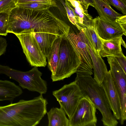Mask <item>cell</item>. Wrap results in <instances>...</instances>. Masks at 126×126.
I'll return each instance as SVG.
<instances>
[{"mask_svg":"<svg viewBox=\"0 0 126 126\" xmlns=\"http://www.w3.org/2000/svg\"><path fill=\"white\" fill-rule=\"evenodd\" d=\"M117 62L126 73V57L123 56L114 57Z\"/></svg>","mask_w":126,"mask_h":126,"instance_id":"29","label":"cell"},{"mask_svg":"<svg viewBox=\"0 0 126 126\" xmlns=\"http://www.w3.org/2000/svg\"><path fill=\"white\" fill-rule=\"evenodd\" d=\"M33 33L43 53L47 57L58 35L48 33L34 31Z\"/></svg>","mask_w":126,"mask_h":126,"instance_id":"18","label":"cell"},{"mask_svg":"<svg viewBox=\"0 0 126 126\" xmlns=\"http://www.w3.org/2000/svg\"><path fill=\"white\" fill-rule=\"evenodd\" d=\"M62 36H58L55 41L51 50L47 57L48 67L51 72V76L55 73L59 57V49Z\"/></svg>","mask_w":126,"mask_h":126,"instance_id":"20","label":"cell"},{"mask_svg":"<svg viewBox=\"0 0 126 126\" xmlns=\"http://www.w3.org/2000/svg\"><path fill=\"white\" fill-rule=\"evenodd\" d=\"M123 39L122 36L108 40L102 39V47L99 52L101 57H107L124 56L121 47Z\"/></svg>","mask_w":126,"mask_h":126,"instance_id":"15","label":"cell"},{"mask_svg":"<svg viewBox=\"0 0 126 126\" xmlns=\"http://www.w3.org/2000/svg\"><path fill=\"white\" fill-rule=\"evenodd\" d=\"M126 4V0H120Z\"/></svg>","mask_w":126,"mask_h":126,"instance_id":"34","label":"cell"},{"mask_svg":"<svg viewBox=\"0 0 126 126\" xmlns=\"http://www.w3.org/2000/svg\"><path fill=\"white\" fill-rule=\"evenodd\" d=\"M65 35L80 57L81 63L77 69V75H90L93 74V64L85 41L82 32H78L70 28Z\"/></svg>","mask_w":126,"mask_h":126,"instance_id":"6","label":"cell"},{"mask_svg":"<svg viewBox=\"0 0 126 126\" xmlns=\"http://www.w3.org/2000/svg\"><path fill=\"white\" fill-rule=\"evenodd\" d=\"M53 95L70 119L81 98L83 96L76 81L65 84L60 89L52 92Z\"/></svg>","mask_w":126,"mask_h":126,"instance_id":"8","label":"cell"},{"mask_svg":"<svg viewBox=\"0 0 126 126\" xmlns=\"http://www.w3.org/2000/svg\"><path fill=\"white\" fill-rule=\"evenodd\" d=\"M70 28L68 25L49 9L37 11L17 6L9 14L7 32L15 35L32 29L34 32L48 33L62 36Z\"/></svg>","mask_w":126,"mask_h":126,"instance_id":"1","label":"cell"},{"mask_svg":"<svg viewBox=\"0 0 126 126\" xmlns=\"http://www.w3.org/2000/svg\"><path fill=\"white\" fill-rule=\"evenodd\" d=\"M85 41L92 63L94 79L100 84L108 71L106 66L100 54L99 51L96 50L91 45L86 36Z\"/></svg>","mask_w":126,"mask_h":126,"instance_id":"14","label":"cell"},{"mask_svg":"<svg viewBox=\"0 0 126 126\" xmlns=\"http://www.w3.org/2000/svg\"><path fill=\"white\" fill-rule=\"evenodd\" d=\"M75 81L83 96L89 98L101 112L104 126H116L118 123L110 109L104 91L91 76L77 75Z\"/></svg>","mask_w":126,"mask_h":126,"instance_id":"3","label":"cell"},{"mask_svg":"<svg viewBox=\"0 0 126 126\" xmlns=\"http://www.w3.org/2000/svg\"><path fill=\"white\" fill-rule=\"evenodd\" d=\"M94 7L97 10L99 16L108 20L116 22V19L123 15L114 10L110 5L102 0H94Z\"/></svg>","mask_w":126,"mask_h":126,"instance_id":"17","label":"cell"},{"mask_svg":"<svg viewBox=\"0 0 126 126\" xmlns=\"http://www.w3.org/2000/svg\"><path fill=\"white\" fill-rule=\"evenodd\" d=\"M110 5H112L121 12L123 15H126V4L120 0H105Z\"/></svg>","mask_w":126,"mask_h":126,"instance_id":"26","label":"cell"},{"mask_svg":"<svg viewBox=\"0 0 126 126\" xmlns=\"http://www.w3.org/2000/svg\"><path fill=\"white\" fill-rule=\"evenodd\" d=\"M91 45L99 51L102 45V40L96 33L94 25L87 27L83 32Z\"/></svg>","mask_w":126,"mask_h":126,"instance_id":"21","label":"cell"},{"mask_svg":"<svg viewBox=\"0 0 126 126\" xmlns=\"http://www.w3.org/2000/svg\"><path fill=\"white\" fill-rule=\"evenodd\" d=\"M96 108L89 97L83 96L80 100L71 117L69 126H95L97 120Z\"/></svg>","mask_w":126,"mask_h":126,"instance_id":"9","label":"cell"},{"mask_svg":"<svg viewBox=\"0 0 126 126\" xmlns=\"http://www.w3.org/2000/svg\"><path fill=\"white\" fill-rule=\"evenodd\" d=\"M17 0H0V13L9 14L11 11L17 6Z\"/></svg>","mask_w":126,"mask_h":126,"instance_id":"24","label":"cell"},{"mask_svg":"<svg viewBox=\"0 0 126 126\" xmlns=\"http://www.w3.org/2000/svg\"><path fill=\"white\" fill-rule=\"evenodd\" d=\"M110 72L120 98L121 108L119 120L121 125L126 119V73L113 56L107 57Z\"/></svg>","mask_w":126,"mask_h":126,"instance_id":"10","label":"cell"},{"mask_svg":"<svg viewBox=\"0 0 126 126\" xmlns=\"http://www.w3.org/2000/svg\"><path fill=\"white\" fill-rule=\"evenodd\" d=\"M122 45L126 48V45L125 42L123 39L122 42Z\"/></svg>","mask_w":126,"mask_h":126,"instance_id":"32","label":"cell"},{"mask_svg":"<svg viewBox=\"0 0 126 126\" xmlns=\"http://www.w3.org/2000/svg\"><path fill=\"white\" fill-rule=\"evenodd\" d=\"M100 85L104 91L110 109L112 111L114 117L119 120L121 111L120 101L110 70L106 73Z\"/></svg>","mask_w":126,"mask_h":126,"instance_id":"11","label":"cell"},{"mask_svg":"<svg viewBox=\"0 0 126 126\" xmlns=\"http://www.w3.org/2000/svg\"><path fill=\"white\" fill-rule=\"evenodd\" d=\"M85 2L90 5L94 7V0H84Z\"/></svg>","mask_w":126,"mask_h":126,"instance_id":"31","label":"cell"},{"mask_svg":"<svg viewBox=\"0 0 126 126\" xmlns=\"http://www.w3.org/2000/svg\"><path fill=\"white\" fill-rule=\"evenodd\" d=\"M115 22L119 25L123 31L124 35L126 36V15H122L118 17Z\"/></svg>","mask_w":126,"mask_h":126,"instance_id":"28","label":"cell"},{"mask_svg":"<svg viewBox=\"0 0 126 126\" xmlns=\"http://www.w3.org/2000/svg\"><path fill=\"white\" fill-rule=\"evenodd\" d=\"M8 18L9 14L0 13V35L6 36L8 34Z\"/></svg>","mask_w":126,"mask_h":126,"instance_id":"25","label":"cell"},{"mask_svg":"<svg viewBox=\"0 0 126 126\" xmlns=\"http://www.w3.org/2000/svg\"><path fill=\"white\" fill-rule=\"evenodd\" d=\"M81 62L79 55L66 37L62 36L60 45L58 64L52 82L63 80L76 72Z\"/></svg>","mask_w":126,"mask_h":126,"instance_id":"4","label":"cell"},{"mask_svg":"<svg viewBox=\"0 0 126 126\" xmlns=\"http://www.w3.org/2000/svg\"><path fill=\"white\" fill-rule=\"evenodd\" d=\"M93 21L95 31L101 39L110 40L124 34L122 29L116 22L102 19L99 16L93 19Z\"/></svg>","mask_w":126,"mask_h":126,"instance_id":"12","label":"cell"},{"mask_svg":"<svg viewBox=\"0 0 126 126\" xmlns=\"http://www.w3.org/2000/svg\"><path fill=\"white\" fill-rule=\"evenodd\" d=\"M17 6L33 10L40 11L46 10L54 6L51 4L45 2H37L22 4H17Z\"/></svg>","mask_w":126,"mask_h":126,"instance_id":"22","label":"cell"},{"mask_svg":"<svg viewBox=\"0 0 126 126\" xmlns=\"http://www.w3.org/2000/svg\"><path fill=\"white\" fill-rule=\"evenodd\" d=\"M3 74L17 82L23 89L36 92L40 94L46 93L47 90L46 81L41 78L42 73L37 67L23 72L0 64V74Z\"/></svg>","mask_w":126,"mask_h":126,"instance_id":"5","label":"cell"},{"mask_svg":"<svg viewBox=\"0 0 126 126\" xmlns=\"http://www.w3.org/2000/svg\"><path fill=\"white\" fill-rule=\"evenodd\" d=\"M47 100L42 94L29 100L0 106V126H35L47 112Z\"/></svg>","mask_w":126,"mask_h":126,"instance_id":"2","label":"cell"},{"mask_svg":"<svg viewBox=\"0 0 126 126\" xmlns=\"http://www.w3.org/2000/svg\"><path fill=\"white\" fill-rule=\"evenodd\" d=\"M66 0L73 8L77 16L76 27L79 31L83 32L86 28L93 25V17L88 12V4L75 0Z\"/></svg>","mask_w":126,"mask_h":126,"instance_id":"13","label":"cell"},{"mask_svg":"<svg viewBox=\"0 0 126 126\" xmlns=\"http://www.w3.org/2000/svg\"><path fill=\"white\" fill-rule=\"evenodd\" d=\"M34 29L27 30L16 35L19 39L27 61L31 66L45 67L46 57L43 53L33 32Z\"/></svg>","mask_w":126,"mask_h":126,"instance_id":"7","label":"cell"},{"mask_svg":"<svg viewBox=\"0 0 126 126\" xmlns=\"http://www.w3.org/2000/svg\"><path fill=\"white\" fill-rule=\"evenodd\" d=\"M23 92L20 87L14 82L0 80V101H9L12 103Z\"/></svg>","mask_w":126,"mask_h":126,"instance_id":"16","label":"cell"},{"mask_svg":"<svg viewBox=\"0 0 126 126\" xmlns=\"http://www.w3.org/2000/svg\"><path fill=\"white\" fill-rule=\"evenodd\" d=\"M76 0L77 1H79L82 2L86 3L85 2V1H84V0Z\"/></svg>","mask_w":126,"mask_h":126,"instance_id":"33","label":"cell"},{"mask_svg":"<svg viewBox=\"0 0 126 126\" xmlns=\"http://www.w3.org/2000/svg\"><path fill=\"white\" fill-rule=\"evenodd\" d=\"M7 46V43L6 39L0 37V56L6 51Z\"/></svg>","mask_w":126,"mask_h":126,"instance_id":"30","label":"cell"},{"mask_svg":"<svg viewBox=\"0 0 126 126\" xmlns=\"http://www.w3.org/2000/svg\"><path fill=\"white\" fill-rule=\"evenodd\" d=\"M57 1L62 4L66 10L69 21L76 27L77 24V17L73 8L69 2L66 0H57Z\"/></svg>","mask_w":126,"mask_h":126,"instance_id":"23","label":"cell"},{"mask_svg":"<svg viewBox=\"0 0 126 126\" xmlns=\"http://www.w3.org/2000/svg\"><path fill=\"white\" fill-rule=\"evenodd\" d=\"M37 2L49 3L52 5L54 7H58L57 1L55 0H17V4H22L30 2Z\"/></svg>","mask_w":126,"mask_h":126,"instance_id":"27","label":"cell"},{"mask_svg":"<svg viewBox=\"0 0 126 126\" xmlns=\"http://www.w3.org/2000/svg\"><path fill=\"white\" fill-rule=\"evenodd\" d=\"M48 126H69V120L61 108H53L47 112Z\"/></svg>","mask_w":126,"mask_h":126,"instance_id":"19","label":"cell"},{"mask_svg":"<svg viewBox=\"0 0 126 126\" xmlns=\"http://www.w3.org/2000/svg\"><path fill=\"white\" fill-rule=\"evenodd\" d=\"M103 0V1H105L106 2V1H105V0Z\"/></svg>","mask_w":126,"mask_h":126,"instance_id":"35","label":"cell"}]
</instances>
